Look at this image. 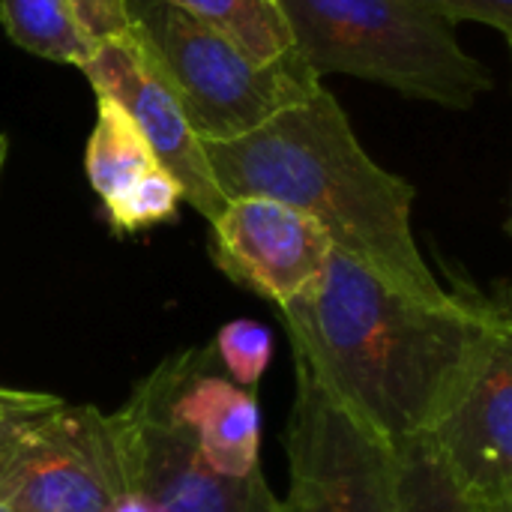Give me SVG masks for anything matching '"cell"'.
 Returning <instances> with one entry per match:
<instances>
[{"label":"cell","mask_w":512,"mask_h":512,"mask_svg":"<svg viewBox=\"0 0 512 512\" xmlns=\"http://www.w3.org/2000/svg\"><path fill=\"white\" fill-rule=\"evenodd\" d=\"M507 312V288L489 297L456 279L444 300H423L339 249L279 309L294 360L390 444L429 432Z\"/></svg>","instance_id":"obj_1"},{"label":"cell","mask_w":512,"mask_h":512,"mask_svg":"<svg viewBox=\"0 0 512 512\" xmlns=\"http://www.w3.org/2000/svg\"><path fill=\"white\" fill-rule=\"evenodd\" d=\"M204 156L225 198L282 201L312 216L333 249L402 291L423 300L450 294L414 237L417 189L363 150L330 90L318 87L240 138L204 144Z\"/></svg>","instance_id":"obj_2"},{"label":"cell","mask_w":512,"mask_h":512,"mask_svg":"<svg viewBox=\"0 0 512 512\" xmlns=\"http://www.w3.org/2000/svg\"><path fill=\"white\" fill-rule=\"evenodd\" d=\"M291 48L321 81L357 75L402 96L468 111L495 87L453 24L414 0H276Z\"/></svg>","instance_id":"obj_3"},{"label":"cell","mask_w":512,"mask_h":512,"mask_svg":"<svg viewBox=\"0 0 512 512\" xmlns=\"http://www.w3.org/2000/svg\"><path fill=\"white\" fill-rule=\"evenodd\" d=\"M123 9L132 42L180 102L201 144L240 138L321 87L294 48L261 63L168 0H123Z\"/></svg>","instance_id":"obj_4"},{"label":"cell","mask_w":512,"mask_h":512,"mask_svg":"<svg viewBox=\"0 0 512 512\" xmlns=\"http://www.w3.org/2000/svg\"><path fill=\"white\" fill-rule=\"evenodd\" d=\"M126 489L108 414L36 393L0 423V504L12 512H111Z\"/></svg>","instance_id":"obj_5"},{"label":"cell","mask_w":512,"mask_h":512,"mask_svg":"<svg viewBox=\"0 0 512 512\" xmlns=\"http://www.w3.org/2000/svg\"><path fill=\"white\" fill-rule=\"evenodd\" d=\"M294 369L282 512H399L393 444L348 414L309 366L294 360Z\"/></svg>","instance_id":"obj_6"},{"label":"cell","mask_w":512,"mask_h":512,"mask_svg":"<svg viewBox=\"0 0 512 512\" xmlns=\"http://www.w3.org/2000/svg\"><path fill=\"white\" fill-rule=\"evenodd\" d=\"M126 489H138L156 512H282L264 474L225 477L198 453L168 405V372L159 363L123 408L108 414Z\"/></svg>","instance_id":"obj_7"},{"label":"cell","mask_w":512,"mask_h":512,"mask_svg":"<svg viewBox=\"0 0 512 512\" xmlns=\"http://www.w3.org/2000/svg\"><path fill=\"white\" fill-rule=\"evenodd\" d=\"M426 438L477 504L512 512V312L495 324Z\"/></svg>","instance_id":"obj_8"},{"label":"cell","mask_w":512,"mask_h":512,"mask_svg":"<svg viewBox=\"0 0 512 512\" xmlns=\"http://www.w3.org/2000/svg\"><path fill=\"white\" fill-rule=\"evenodd\" d=\"M210 228L216 267L276 309L300 300L333 252L330 234L312 216L258 195L228 198Z\"/></svg>","instance_id":"obj_9"},{"label":"cell","mask_w":512,"mask_h":512,"mask_svg":"<svg viewBox=\"0 0 512 512\" xmlns=\"http://www.w3.org/2000/svg\"><path fill=\"white\" fill-rule=\"evenodd\" d=\"M81 72L93 84L96 96L114 99L132 117L159 165L177 180L183 201L213 222L228 198L219 192L204 144L189 126L180 102L150 69L132 36L126 33L99 42Z\"/></svg>","instance_id":"obj_10"},{"label":"cell","mask_w":512,"mask_h":512,"mask_svg":"<svg viewBox=\"0 0 512 512\" xmlns=\"http://www.w3.org/2000/svg\"><path fill=\"white\" fill-rule=\"evenodd\" d=\"M168 405L189 432L204 462L225 477H252L261 471V411L255 390L237 387L219 366L213 345H195L171 354Z\"/></svg>","instance_id":"obj_11"},{"label":"cell","mask_w":512,"mask_h":512,"mask_svg":"<svg viewBox=\"0 0 512 512\" xmlns=\"http://www.w3.org/2000/svg\"><path fill=\"white\" fill-rule=\"evenodd\" d=\"M84 171L114 234H138L174 222L183 192L159 165L132 117L108 96H96V126L87 138Z\"/></svg>","instance_id":"obj_12"},{"label":"cell","mask_w":512,"mask_h":512,"mask_svg":"<svg viewBox=\"0 0 512 512\" xmlns=\"http://www.w3.org/2000/svg\"><path fill=\"white\" fill-rule=\"evenodd\" d=\"M0 24L21 51L42 60L81 69L96 48L72 0H0Z\"/></svg>","instance_id":"obj_13"},{"label":"cell","mask_w":512,"mask_h":512,"mask_svg":"<svg viewBox=\"0 0 512 512\" xmlns=\"http://www.w3.org/2000/svg\"><path fill=\"white\" fill-rule=\"evenodd\" d=\"M399 512H489L447 471L426 435L393 444Z\"/></svg>","instance_id":"obj_14"},{"label":"cell","mask_w":512,"mask_h":512,"mask_svg":"<svg viewBox=\"0 0 512 512\" xmlns=\"http://www.w3.org/2000/svg\"><path fill=\"white\" fill-rule=\"evenodd\" d=\"M186 15L234 39L246 54L273 63L291 51L288 24L276 0H168Z\"/></svg>","instance_id":"obj_15"},{"label":"cell","mask_w":512,"mask_h":512,"mask_svg":"<svg viewBox=\"0 0 512 512\" xmlns=\"http://www.w3.org/2000/svg\"><path fill=\"white\" fill-rule=\"evenodd\" d=\"M213 354L237 387L255 390L273 357V336L264 324L237 318L219 327L213 339Z\"/></svg>","instance_id":"obj_16"},{"label":"cell","mask_w":512,"mask_h":512,"mask_svg":"<svg viewBox=\"0 0 512 512\" xmlns=\"http://www.w3.org/2000/svg\"><path fill=\"white\" fill-rule=\"evenodd\" d=\"M432 15L456 24V21H477L501 36H512V0H414Z\"/></svg>","instance_id":"obj_17"},{"label":"cell","mask_w":512,"mask_h":512,"mask_svg":"<svg viewBox=\"0 0 512 512\" xmlns=\"http://www.w3.org/2000/svg\"><path fill=\"white\" fill-rule=\"evenodd\" d=\"M78 9L81 24L87 27V33L93 36V42H105V39H117L129 33V21H126V9L123 0H72Z\"/></svg>","instance_id":"obj_18"},{"label":"cell","mask_w":512,"mask_h":512,"mask_svg":"<svg viewBox=\"0 0 512 512\" xmlns=\"http://www.w3.org/2000/svg\"><path fill=\"white\" fill-rule=\"evenodd\" d=\"M111 512H156V507H153L138 489H123V492L114 498Z\"/></svg>","instance_id":"obj_19"},{"label":"cell","mask_w":512,"mask_h":512,"mask_svg":"<svg viewBox=\"0 0 512 512\" xmlns=\"http://www.w3.org/2000/svg\"><path fill=\"white\" fill-rule=\"evenodd\" d=\"M33 396H36V393H30V390H9V387H0V423H3V417L12 414L15 408L27 405Z\"/></svg>","instance_id":"obj_20"},{"label":"cell","mask_w":512,"mask_h":512,"mask_svg":"<svg viewBox=\"0 0 512 512\" xmlns=\"http://www.w3.org/2000/svg\"><path fill=\"white\" fill-rule=\"evenodd\" d=\"M6 153H9V141H6V135H0V171H3V162H6Z\"/></svg>","instance_id":"obj_21"},{"label":"cell","mask_w":512,"mask_h":512,"mask_svg":"<svg viewBox=\"0 0 512 512\" xmlns=\"http://www.w3.org/2000/svg\"><path fill=\"white\" fill-rule=\"evenodd\" d=\"M0 512H12V510H6V507H3V504H0Z\"/></svg>","instance_id":"obj_22"}]
</instances>
